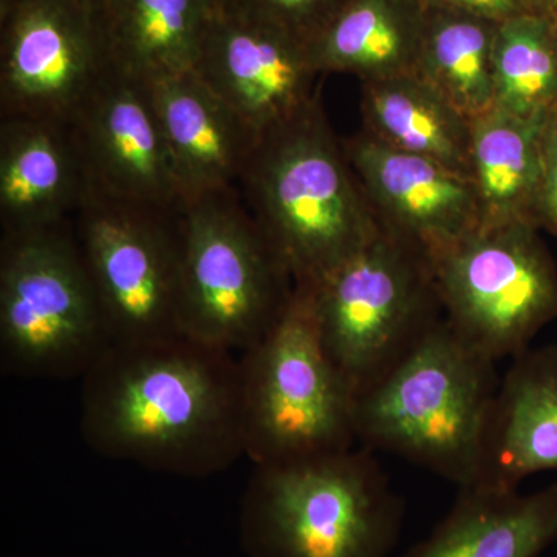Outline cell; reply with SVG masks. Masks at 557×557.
<instances>
[{
    "label": "cell",
    "mask_w": 557,
    "mask_h": 557,
    "mask_svg": "<svg viewBox=\"0 0 557 557\" xmlns=\"http://www.w3.org/2000/svg\"><path fill=\"white\" fill-rule=\"evenodd\" d=\"M149 86L183 205L237 188L260 135L193 70Z\"/></svg>",
    "instance_id": "cell-17"
},
{
    "label": "cell",
    "mask_w": 557,
    "mask_h": 557,
    "mask_svg": "<svg viewBox=\"0 0 557 557\" xmlns=\"http://www.w3.org/2000/svg\"><path fill=\"white\" fill-rule=\"evenodd\" d=\"M306 292L322 346L355 397L383 379L443 318L426 252L383 226Z\"/></svg>",
    "instance_id": "cell-8"
},
{
    "label": "cell",
    "mask_w": 557,
    "mask_h": 557,
    "mask_svg": "<svg viewBox=\"0 0 557 557\" xmlns=\"http://www.w3.org/2000/svg\"><path fill=\"white\" fill-rule=\"evenodd\" d=\"M89 193L178 211L182 197L148 83L109 69L73 113Z\"/></svg>",
    "instance_id": "cell-12"
},
{
    "label": "cell",
    "mask_w": 557,
    "mask_h": 557,
    "mask_svg": "<svg viewBox=\"0 0 557 557\" xmlns=\"http://www.w3.org/2000/svg\"><path fill=\"white\" fill-rule=\"evenodd\" d=\"M182 233V335L244 354L287 309L292 278L237 188L183 205Z\"/></svg>",
    "instance_id": "cell-7"
},
{
    "label": "cell",
    "mask_w": 557,
    "mask_h": 557,
    "mask_svg": "<svg viewBox=\"0 0 557 557\" xmlns=\"http://www.w3.org/2000/svg\"><path fill=\"white\" fill-rule=\"evenodd\" d=\"M537 226L480 223L429 256L443 317L468 346L498 362L530 348L557 319V269Z\"/></svg>",
    "instance_id": "cell-9"
},
{
    "label": "cell",
    "mask_w": 557,
    "mask_h": 557,
    "mask_svg": "<svg viewBox=\"0 0 557 557\" xmlns=\"http://www.w3.org/2000/svg\"><path fill=\"white\" fill-rule=\"evenodd\" d=\"M557 469V346L512 358L487 418L478 475L469 487L515 491Z\"/></svg>",
    "instance_id": "cell-16"
},
{
    "label": "cell",
    "mask_w": 557,
    "mask_h": 557,
    "mask_svg": "<svg viewBox=\"0 0 557 557\" xmlns=\"http://www.w3.org/2000/svg\"><path fill=\"white\" fill-rule=\"evenodd\" d=\"M556 109H557V106H556Z\"/></svg>",
    "instance_id": "cell-33"
},
{
    "label": "cell",
    "mask_w": 557,
    "mask_h": 557,
    "mask_svg": "<svg viewBox=\"0 0 557 557\" xmlns=\"http://www.w3.org/2000/svg\"><path fill=\"white\" fill-rule=\"evenodd\" d=\"M557 541V485L536 493L460 490L426 541L403 557H537Z\"/></svg>",
    "instance_id": "cell-18"
},
{
    "label": "cell",
    "mask_w": 557,
    "mask_h": 557,
    "mask_svg": "<svg viewBox=\"0 0 557 557\" xmlns=\"http://www.w3.org/2000/svg\"><path fill=\"white\" fill-rule=\"evenodd\" d=\"M426 9L463 11L483 20L504 22L527 13L525 0H421Z\"/></svg>",
    "instance_id": "cell-27"
},
{
    "label": "cell",
    "mask_w": 557,
    "mask_h": 557,
    "mask_svg": "<svg viewBox=\"0 0 557 557\" xmlns=\"http://www.w3.org/2000/svg\"><path fill=\"white\" fill-rule=\"evenodd\" d=\"M346 0H220L215 13L267 25L309 46Z\"/></svg>",
    "instance_id": "cell-25"
},
{
    "label": "cell",
    "mask_w": 557,
    "mask_h": 557,
    "mask_svg": "<svg viewBox=\"0 0 557 557\" xmlns=\"http://www.w3.org/2000/svg\"><path fill=\"white\" fill-rule=\"evenodd\" d=\"M552 2H555V3H556V5H557V0H552Z\"/></svg>",
    "instance_id": "cell-32"
},
{
    "label": "cell",
    "mask_w": 557,
    "mask_h": 557,
    "mask_svg": "<svg viewBox=\"0 0 557 557\" xmlns=\"http://www.w3.org/2000/svg\"><path fill=\"white\" fill-rule=\"evenodd\" d=\"M525 2L530 11H534V13H541L542 7H544V3L548 2V0H525Z\"/></svg>",
    "instance_id": "cell-29"
},
{
    "label": "cell",
    "mask_w": 557,
    "mask_h": 557,
    "mask_svg": "<svg viewBox=\"0 0 557 557\" xmlns=\"http://www.w3.org/2000/svg\"><path fill=\"white\" fill-rule=\"evenodd\" d=\"M211 2H212V7H214V13H215V11H218V9H219L220 0H211Z\"/></svg>",
    "instance_id": "cell-30"
},
{
    "label": "cell",
    "mask_w": 557,
    "mask_h": 557,
    "mask_svg": "<svg viewBox=\"0 0 557 557\" xmlns=\"http://www.w3.org/2000/svg\"><path fill=\"white\" fill-rule=\"evenodd\" d=\"M245 457L292 463L358 445L355 394L322 346L306 289L273 329L239 355Z\"/></svg>",
    "instance_id": "cell-5"
},
{
    "label": "cell",
    "mask_w": 557,
    "mask_h": 557,
    "mask_svg": "<svg viewBox=\"0 0 557 557\" xmlns=\"http://www.w3.org/2000/svg\"><path fill=\"white\" fill-rule=\"evenodd\" d=\"M343 145L380 225L428 258L482 223L471 178L428 157L391 148L364 131Z\"/></svg>",
    "instance_id": "cell-14"
},
{
    "label": "cell",
    "mask_w": 557,
    "mask_h": 557,
    "mask_svg": "<svg viewBox=\"0 0 557 557\" xmlns=\"http://www.w3.org/2000/svg\"><path fill=\"white\" fill-rule=\"evenodd\" d=\"M0 116L72 120L110 69L100 22L72 0H0Z\"/></svg>",
    "instance_id": "cell-11"
},
{
    "label": "cell",
    "mask_w": 557,
    "mask_h": 557,
    "mask_svg": "<svg viewBox=\"0 0 557 557\" xmlns=\"http://www.w3.org/2000/svg\"><path fill=\"white\" fill-rule=\"evenodd\" d=\"M237 190L295 288L314 287L381 230L319 94L260 134Z\"/></svg>",
    "instance_id": "cell-2"
},
{
    "label": "cell",
    "mask_w": 557,
    "mask_h": 557,
    "mask_svg": "<svg viewBox=\"0 0 557 557\" xmlns=\"http://www.w3.org/2000/svg\"><path fill=\"white\" fill-rule=\"evenodd\" d=\"M534 225L557 236V109L547 116L542 137V177Z\"/></svg>",
    "instance_id": "cell-26"
},
{
    "label": "cell",
    "mask_w": 557,
    "mask_h": 557,
    "mask_svg": "<svg viewBox=\"0 0 557 557\" xmlns=\"http://www.w3.org/2000/svg\"><path fill=\"white\" fill-rule=\"evenodd\" d=\"M73 231L113 344L183 336L182 209L87 194L73 218Z\"/></svg>",
    "instance_id": "cell-10"
},
{
    "label": "cell",
    "mask_w": 557,
    "mask_h": 557,
    "mask_svg": "<svg viewBox=\"0 0 557 557\" xmlns=\"http://www.w3.org/2000/svg\"><path fill=\"white\" fill-rule=\"evenodd\" d=\"M496 364L443 317L355 397L357 442L420 465L460 490L471 486L496 398Z\"/></svg>",
    "instance_id": "cell-3"
},
{
    "label": "cell",
    "mask_w": 557,
    "mask_h": 557,
    "mask_svg": "<svg viewBox=\"0 0 557 557\" xmlns=\"http://www.w3.org/2000/svg\"><path fill=\"white\" fill-rule=\"evenodd\" d=\"M403 504L372 450L255 467L244 536L256 557H388Z\"/></svg>",
    "instance_id": "cell-4"
},
{
    "label": "cell",
    "mask_w": 557,
    "mask_h": 557,
    "mask_svg": "<svg viewBox=\"0 0 557 557\" xmlns=\"http://www.w3.org/2000/svg\"><path fill=\"white\" fill-rule=\"evenodd\" d=\"M212 14L211 0H112L98 21L110 69L148 84L189 72Z\"/></svg>",
    "instance_id": "cell-20"
},
{
    "label": "cell",
    "mask_w": 557,
    "mask_h": 557,
    "mask_svg": "<svg viewBox=\"0 0 557 557\" xmlns=\"http://www.w3.org/2000/svg\"><path fill=\"white\" fill-rule=\"evenodd\" d=\"M72 2L76 3L81 9L86 10L87 13H90L95 20L100 21L102 13L108 10L112 0H72Z\"/></svg>",
    "instance_id": "cell-28"
},
{
    "label": "cell",
    "mask_w": 557,
    "mask_h": 557,
    "mask_svg": "<svg viewBox=\"0 0 557 557\" xmlns=\"http://www.w3.org/2000/svg\"><path fill=\"white\" fill-rule=\"evenodd\" d=\"M553 28H555V35H556V39H557V20L556 21H553Z\"/></svg>",
    "instance_id": "cell-31"
},
{
    "label": "cell",
    "mask_w": 557,
    "mask_h": 557,
    "mask_svg": "<svg viewBox=\"0 0 557 557\" xmlns=\"http://www.w3.org/2000/svg\"><path fill=\"white\" fill-rule=\"evenodd\" d=\"M361 116L370 137L471 178V120L416 73L361 81Z\"/></svg>",
    "instance_id": "cell-21"
},
{
    "label": "cell",
    "mask_w": 557,
    "mask_h": 557,
    "mask_svg": "<svg viewBox=\"0 0 557 557\" xmlns=\"http://www.w3.org/2000/svg\"><path fill=\"white\" fill-rule=\"evenodd\" d=\"M497 24L463 11L428 9L416 75L469 120L494 108Z\"/></svg>",
    "instance_id": "cell-23"
},
{
    "label": "cell",
    "mask_w": 557,
    "mask_h": 557,
    "mask_svg": "<svg viewBox=\"0 0 557 557\" xmlns=\"http://www.w3.org/2000/svg\"><path fill=\"white\" fill-rule=\"evenodd\" d=\"M421 0H346L310 40L319 75L348 73L361 81L416 73L426 28Z\"/></svg>",
    "instance_id": "cell-19"
},
{
    "label": "cell",
    "mask_w": 557,
    "mask_h": 557,
    "mask_svg": "<svg viewBox=\"0 0 557 557\" xmlns=\"http://www.w3.org/2000/svg\"><path fill=\"white\" fill-rule=\"evenodd\" d=\"M545 121L496 108L471 120V180L482 223L534 225Z\"/></svg>",
    "instance_id": "cell-22"
},
{
    "label": "cell",
    "mask_w": 557,
    "mask_h": 557,
    "mask_svg": "<svg viewBox=\"0 0 557 557\" xmlns=\"http://www.w3.org/2000/svg\"><path fill=\"white\" fill-rule=\"evenodd\" d=\"M494 108L545 119L557 106V39L549 17L534 11L498 22L493 49Z\"/></svg>",
    "instance_id": "cell-24"
},
{
    "label": "cell",
    "mask_w": 557,
    "mask_h": 557,
    "mask_svg": "<svg viewBox=\"0 0 557 557\" xmlns=\"http://www.w3.org/2000/svg\"><path fill=\"white\" fill-rule=\"evenodd\" d=\"M79 432L98 456L203 479L245 457L239 355L186 336L113 344L81 379Z\"/></svg>",
    "instance_id": "cell-1"
},
{
    "label": "cell",
    "mask_w": 557,
    "mask_h": 557,
    "mask_svg": "<svg viewBox=\"0 0 557 557\" xmlns=\"http://www.w3.org/2000/svg\"><path fill=\"white\" fill-rule=\"evenodd\" d=\"M193 72L256 134L318 95L309 46L287 33L214 13Z\"/></svg>",
    "instance_id": "cell-13"
},
{
    "label": "cell",
    "mask_w": 557,
    "mask_h": 557,
    "mask_svg": "<svg viewBox=\"0 0 557 557\" xmlns=\"http://www.w3.org/2000/svg\"><path fill=\"white\" fill-rule=\"evenodd\" d=\"M113 346L73 219L2 234L0 366L25 379H83Z\"/></svg>",
    "instance_id": "cell-6"
},
{
    "label": "cell",
    "mask_w": 557,
    "mask_h": 557,
    "mask_svg": "<svg viewBox=\"0 0 557 557\" xmlns=\"http://www.w3.org/2000/svg\"><path fill=\"white\" fill-rule=\"evenodd\" d=\"M89 193L70 120L0 116V226L32 233L75 218Z\"/></svg>",
    "instance_id": "cell-15"
}]
</instances>
